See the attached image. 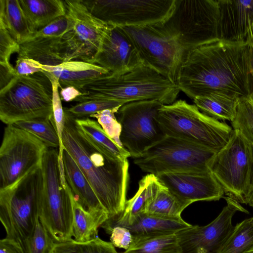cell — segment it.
I'll list each match as a JSON object with an SVG mask.
<instances>
[{"mask_svg":"<svg viewBox=\"0 0 253 253\" xmlns=\"http://www.w3.org/2000/svg\"><path fill=\"white\" fill-rule=\"evenodd\" d=\"M70 22L66 14L59 17L36 32L32 38H62L69 30ZM30 38V39H31Z\"/></svg>","mask_w":253,"mask_h":253,"instance_id":"41","label":"cell"},{"mask_svg":"<svg viewBox=\"0 0 253 253\" xmlns=\"http://www.w3.org/2000/svg\"><path fill=\"white\" fill-rule=\"evenodd\" d=\"M192 225L181 216L166 217L142 212L132 224L125 227L129 230L133 239H136L176 234Z\"/></svg>","mask_w":253,"mask_h":253,"instance_id":"24","label":"cell"},{"mask_svg":"<svg viewBox=\"0 0 253 253\" xmlns=\"http://www.w3.org/2000/svg\"><path fill=\"white\" fill-rule=\"evenodd\" d=\"M249 98L253 101V87Z\"/></svg>","mask_w":253,"mask_h":253,"instance_id":"49","label":"cell"},{"mask_svg":"<svg viewBox=\"0 0 253 253\" xmlns=\"http://www.w3.org/2000/svg\"><path fill=\"white\" fill-rule=\"evenodd\" d=\"M72 204V237H74V240L80 242H85L98 237V229L108 219V214H98L89 212L76 200L73 195Z\"/></svg>","mask_w":253,"mask_h":253,"instance_id":"28","label":"cell"},{"mask_svg":"<svg viewBox=\"0 0 253 253\" xmlns=\"http://www.w3.org/2000/svg\"><path fill=\"white\" fill-rule=\"evenodd\" d=\"M162 184L146 206L144 212L166 217H179L189 206Z\"/></svg>","mask_w":253,"mask_h":253,"instance_id":"30","label":"cell"},{"mask_svg":"<svg viewBox=\"0 0 253 253\" xmlns=\"http://www.w3.org/2000/svg\"><path fill=\"white\" fill-rule=\"evenodd\" d=\"M62 142L91 186L109 218L120 215L126 202L127 160H115L101 151L78 129L75 119L66 114Z\"/></svg>","mask_w":253,"mask_h":253,"instance_id":"2","label":"cell"},{"mask_svg":"<svg viewBox=\"0 0 253 253\" xmlns=\"http://www.w3.org/2000/svg\"><path fill=\"white\" fill-rule=\"evenodd\" d=\"M123 28L143 63L177 85L179 71L187 54L163 23Z\"/></svg>","mask_w":253,"mask_h":253,"instance_id":"10","label":"cell"},{"mask_svg":"<svg viewBox=\"0 0 253 253\" xmlns=\"http://www.w3.org/2000/svg\"><path fill=\"white\" fill-rule=\"evenodd\" d=\"M159 122L166 135L219 151L229 142L233 129L200 111L195 105L178 100L163 105Z\"/></svg>","mask_w":253,"mask_h":253,"instance_id":"5","label":"cell"},{"mask_svg":"<svg viewBox=\"0 0 253 253\" xmlns=\"http://www.w3.org/2000/svg\"><path fill=\"white\" fill-rule=\"evenodd\" d=\"M49 253H118L110 242L98 237L91 241L80 242L74 239L55 243Z\"/></svg>","mask_w":253,"mask_h":253,"instance_id":"34","label":"cell"},{"mask_svg":"<svg viewBox=\"0 0 253 253\" xmlns=\"http://www.w3.org/2000/svg\"><path fill=\"white\" fill-rule=\"evenodd\" d=\"M19 2L33 35L66 14L64 0H20Z\"/></svg>","mask_w":253,"mask_h":253,"instance_id":"25","label":"cell"},{"mask_svg":"<svg viewBox=\"0 0 253 253\" xmlns=\"http://www.w3.org/2000/svg\"><path fill=\"white\" fill-rule=\"evenodd\" d=\"M219 215L205 226L192 225L177 232L181 253H219L232 233V218L237 211L249 213L240 203L229 197Z\"/></svg>","mask_w":253,"mask_h":253,"instance_id":"16","label":"cell"},{"mask_svg":"<svg viewBox=\"0 0 253 253\" xmlns=\"http://www.w3.org/2000/svg\"><path fill=\"white\" fill-rule=\"evenodd\" d=\"M54 243L39 218L28 240V253H49Z\"/></svg>","mask_w":253,"mask_h":253,"instance_id":"40","label":"cell"},{"mask_svg":"<svg viewBox=\"0 0 253 253\" xmlns=\"http://www.w3.org/2000/svg\"><path fill=\"white\" fill-rule=\"evenodd\" d=\"M246 253H253V247L251 248L250 250L247 252Z\"/></svg>","mask_w":253,"mask_h":253,"instance_id":"50","label":"cell"},{"mask_svg":"<svg viewBox=\"0 0 253 253\" xmlns=\"http://www.w3.org/2000/svg\"><path fill=\"white\" fill-rule=\"evenodd\" d=\"M252 164L249 179V187L247 193V204L253 198V143H252Z\"/></svg>","mask_w":253,"mask_h":253,"instance_id":"46","label":"cell"},{"mask_svg":"<svg viewBox=\"0 0 253 253\" xmlns=\"http://www.w3.org/2000/svg\"><path fill=\"white\" fill-rule=\"evenodd\" d=\"M124 104L114 100H90L64 108L65 114L74 119L88 118L92 115L104 110L120 107Z\"/></svg>","mask_w":253,"mask_h":253,"instance_id":"38","label":"cell"},{"mask_svg":"<svg viewBox=\"0 0 253 253\" xmlns=\"http://www.w3.org/2000/svg\"><path fill=\"white\" fill-rule=\"evenodd\" d=\"M43 73L58 81L59 87L72 86L79 90L111 73L96 64L71 60L56 66L42 65Z\"/></svg>","mask_w":253,"mask_h":253,"instance_id":"20","label":"cell"},{"mask_svg":"<svg viewBox=\"0 0 253 253\" xmlns=\"http://www.w3.org/2000/svg\"><path fill=\"white\" fill-rule=\"evenodd\" d=\"M19 50V44L0 24V88L4 87L16 75L10 63L11 55Z\"/></svg>","mask_w":253,"mask_h":253,"instance_id":"33","label":"cell"},{"mask_svg":"<svg viewBox=\"0 0 253 253\" xmlns=\"http://www.w3.org/2000/svg\"><path fill=\"white\" fill-rule=\"evenodd\" d=\"M0 253H25L22 248L13 240L5 238L0 241Z\"/></svg>","mask_w":253,"mask_h":253,"instance_id":"44","label":"cell"},{"mask_svg":"<svg viewBox=\"0 0 253 253\" xmlns=\"http://www.w3.org/2000/svg\"><path fill=\"white\" fill-rule=\"evenodd\" d=\"M231 122L234 130L253 143V101L249 98L239 99L235 117Z\"/></svg>","mask_w":253,"mask_h":253,"instance_id":"37","label":"cell"},{"mask_svg":"<svg viewBox=\"0 0 253 253\" xmlns=\"http://www.w3.org/2000/svg\"><path fill=\"white\" fill-rule=\"evenodd\" d=\"M193 100L195 105L204 114L217 120L232 122L235 117L239 99L211 93L197 96Z\"/></svg>","mask_w":253,"mask_h":253,"instance_id":"29","label":"cell"},{"mask_svg":"<svg viewBox=\"0 0 253 253\" xmlns=\"http://www.w3.org/2000/svg\"><path fill=\"white\" fill-rule=\"evenodd\" d=\"M59 93L61 100L66 102L74 101L82 94L79 89L72 86L61 87Z\"/></svg>","mask_w":253,"mask_h":253,"instance_id":"45","label":"cell"},{"mask_svg":"<svg viewBox=\"0 0 253 253\" xmlns=\"http://www.w3.org/2000/svg\"><path fill=\"white\" fill-rule=\"evenodd\" d=\"M218 151L166 135L145 150L134 163L140 169L158 175L163 173L210 170Z\"/></svg>","mask_w":253,"mask_h":253,"instance_id":"9","label":"cell"},{"mask_svg":"<svg viewBox=\"0 0 253 253\" xmlns=\"http://www.w3.org/2000/svg\"><path fill=\"white\" fill-rule=\"evenodd\" d=\"M36 136L48 148L60 147V140L53 118L51 120H34L20 121L13 124Z\"/></svg>","mask_w":253,"mask_h":253,"instance_id":"35","label":"cell"},{"mask_svg":"<svg viewBox=\"0 0 253 253\" xmlns=\"http://www.w3.org/2000/svg\"><path fill=\"white\" fill-rule=\"evenodd\" d=\"M53 118L52 84L43 72L15 76L0 89V119L5 124Z\"/></svg>","mask_w":253,"mask_h":253,"instance_id":"6","label":"cell"},{"mask_svg":"<svg viewBox=\"0 0 253 253\" xmlns=\"http://www.w3.org/2000/svg\"><path fill=\"white\" fill-rule=\"evenodd\" d=\"M120 107L104 110L90 117L96 118L109 137L119 146L124 147L120 140L121 125L115 115Z\"/></svg>","mask_w":253,"mask_h":253,"instance_id":"39","label":"cell"},{"mask_svg":"<svg viewBox=\"0 0 253 253\" xmlns=\"http://www.w3.org/2000/svg\"><path fill=\"white\" fill-rule=\"evenodd\" d=\"M245 42L248 44L250 48L253 69V21L252 22L249 27L245 39Z\"/></svg>","mask_w":253,"mask_h":253,"instance_id":"47","label":"cell"},{"mask_svg":"<svg viewBox=\"0 0 253 253\" xmlns=\"http://www.w3.org/2000/svg\"><path fill=\"white\" fill-rule=\"evenodd\" d=\"M162 185L157 176L149 173L139 182L135 194L126 201L124 212L119 216L109 218L102 225L103 228L119 225L132 224L137 217L145 211V208Z\"/></svg>","mask_w":253,"mask_h":253,"instance_id":"22","label":"cell"},{"mask_svg":"<svg viewBox=\"0 0 253 253\" xmlns=\"http://www.w3.org/2000/svg\"><path fill=\"white\" fill-rule=\"evenodd\" d=\"M163 105L155 100L133 101L124 104L117 112L122 127L120 140L130 157H139L166 136L158 121Z\"/></svg>","mask_w":253,"mask_h":253,"instance_id":"12","label":"cell"},{"mask_svg":"<svg viewBox=\"0 0 253 253\" xmlns=\"http://www.w3.org/2000/svg\"><path fill=\"white\" fill-rule=\"evenodd\" d=\"M143 63L123 27L114 25H110L101 50L92 62L114 74L128 72Z\"/></svg>","mask_w":253,"mask_h":253,"instance_id":"18","label":"cell"},{"mask_svg":"<svg viewBox=\"0 0 253 253\" xmlns=\"http://www.w3.org/2000/svg\"><path fill=\"white\" fill-rule=\"evenodd\" d=\"M46 76L49 79L52 87L53 116L60 143L58 150L59 165L60 174L61 176L64 177L65 172L63 161V152L64 148L62 142V134L65 125V113L60 96L58 81L52 76Z\"/></svg>","mask_w":253,"mask_h":253,"instance_id":"36","label":"cell"},{"mask_svg":"<svg viewBox=\"0 0 253 253\" xmlns=\"http://www.w3.org/2000/svg\"><path fill=\"white\" fill-rule=\"evenodd\" d=\"M63 161L65 179L76 200L90 212L108 214L86 178L65 149L63 152Z\"/></svg>","mask_w":253,"mask_h":253,"instance_id":"21","label":"cell"},{"mask_svg":"<svg viewBox=\"0 0 253 253\" xmlns=\"http://www.w3.org/2000/svg\"><path fill=\"white\" fill-rule=\"evenodd\" d=\"M219 40L245 41L253 21V0H217Z\"/></svg>","mask_w":253,"mask_h":253,"instance_id":"19","label":"cell"},{"mask_svg":"<svg viewBox=\"0 0 253 253\" xmlns=\"http://www.w3.org/2000/svg\"><path fill=\"white\" fill-rule=\"evenodd\" d=\"M42 188L41 167L0 189V218L6 238L19 244L25 253H28V240L39 218Z\"/></svg>","mask_w":253,"mask_h":253,"instance_id":"4","label":"cell"},{"mask_svg":"<svg viewBox=\"0 0 253 253\" xmlns=\"http://www.w3.org/2000/svg\"><path fill=\"white\" fill-rule=\"evenodd\" d=\"M252 164V143L233 129L229 142L217 152L210 169L224 194L240 203L247 204Z\"/></svg>","mask_w":253,"mask_h":253,"instance_id":"13","label":"cell"},{"mask_svg":"<svg viewBox=\"0 0 253 253\" xmlns=\"http://www.w3.org/2000/svg\"><path fill=\"white\" fill-rule=\"evenodd\" d=\"M65 53L62 38H32L19 44L17 58H30L52 66L66 61Z\"/></svg>","mask_w":253,"mask_h":253,"instance_id":"23","label":"cell"},{"mask_svg":"<svg viewBox=\"0 0 253 253\" xmlns=\"http://www.w3.org/2000/svg\"><path fill=\"white\" fill-rule=\"evenodd\" d=\"M161 183L189 205L201 201H218L224 191L211 170L170 172L157 175Z\"/></svg>","mask_w":253,"mask_h":253,"instance_id":"17","label":"cell"},{"mask_svg":"<svg viewBox=\"0 0 253 253\" xmlns=\"http://www.w3.org/2000/svg\"><path fill=\"white\" fill-rule=\"evenodd\" d=\"M248 205H249L250 206L252 207L253 208V198L250 201Z\"/></svg>","mask_w":253,"mask_h":253,"instance_id":"48","label":"cell"},{"mask_svg":"<svg viewBox=\"0 0 253 253\" xmlns=\"http://www.w3.org/2000/svg\"><path fill=\"white\" fill-rule=\"evenodd\" d=\"M177 85L192 99L211 93L250 98L253 69L248 44L218 40L191 50L181 66Z\"/></svg>","mask_w":253,"mask_h":253,"instance_id":"1","label":"cell"},{"mask_svg":"<svg viewBox=\"0 0 253 253\" xmlns=\"http://www.w3.org/2000/svg\"><path fill=\"white\" fill-rule=\"evenodd\" d=\"M94 16L122 27L164 23L171 15L175 0H83Z\"/></svg>","mask_w":253,"mask_h":253,"instance_id":"15","label":"cell"},{"mask_svg":"<svg viewBox=\"0 0 253 253\" xmlns=\"http://www.w3.org/2000/svg\"><path fill=\"white\" fill-rule=\"evenodd\" d=\"M41 64L38 61L27 58H17L14 67L15 74L17 76H29L39 72H42Z\"/></svg>","mask_w":253,"mask_h":253,"instance_id":"43","label":"cell"},{"mask_svg":"<svg viewBox=\"0 0 253 253\" xmlns=\"http://www.w3.org/2000/svg\"><path fill=\"white\" fill-rule=\"evenodd\" d=\"M74 101L114 100L124 104L155 100L163 105L173 103L180 91L177 85L148 65L142 63L120 74L111 73L86 85Z\"/></svg>","mask_w":253,"mask_h":253,"instance_id":"3","label":"cell"},{"mask_svg":"<svg viewBox=\"0 0 253 253\" xmlns=\"http://www.w3.org/2000/svg\"><path fill=\"white\" fill-rule=\"evenodd\" d=\"M123 253H181L175 234L133 239Z\"/></svg>","mask_w":253,"mask_h":253,"instance_id":"31","label":"cell"},{"mask_svg":"<svg viewBox=\"0 0 253 253\" xmlns=\"http://www.w3.org/2000/svg\"><path fill=\"white\" fill-rule=\"evenodd\" d=\"M75 123L89 141L110 158L125 161L130 157L124 147L119 146L109 137L97 121L84 118L75 119Z\"/></svg>","mask_w":253,"mask_h":253,"instance_id":"26","label":"cell"},{"mask_svg":"<svg viewBox=\"0 0 253 253\" xmlns=\"http://www.w3.org/2000/svg\"><path fill=\"white\" fill-rule=\"evenodd\" d=\"M0 24L19 44L33 35L18 0H0Z\"/></svg>","mask_w":253,"mask_h":253,"instance_id":"27","label":"cell"},{"mask_svg":"<svg viewBox=\"0 0 253 253\" xmlns=\"http://www.w3.org/2000/svg\"><path fill=\"white\" fill-rule=\"evenodd\" d=\"M48 148L29 132L13 125H7L0 147V189L41 168Z\"/></svg>","mask_w":253,"mask_h":253,"instance_id":"11","label":"cell"},{"mask_svg":"<svg viewBox=\"0 0 253 253\" xmlns=\"http://www.w3.org/2000/svg\"><path fill=\"white\" fill-rule=\"evenodd\" d=\"M110 235V242L114 247L127 250L131 244L133 238L128 229L123 226L116 225L104 228Z\"/></svg>","mask_w":253,"mask_h":253,"instance_id":"42","label":"cell"},{"mask_svg":"<svg viewBox=\"0 0 253 253\" xmlns=\"http://www.w3.org/2000/svg\"><path fill=\"white\" fill-rule=\"evenodd\" d=\"M253 247V217L237 223L219 253H246Z\"/></svg>","mask_w":253,"mask_h":253,"instance_id":"32","label":"cell"},{"mask_svg":"<svg viewBox=\"0 0 253 253\" xmlns=\"http://www.w3.org/2000/svg\"><path fill=\"white\" fill-rule=\"evenodd\" d=\"M217 0H175L164 27L177 40L186 54L218 39Z\"/></svg>","mask_w":253,"mask_h":253,"instance_id":"8","label":"cell"},{"mask_svg":"<svg viewBox=\"0 0 253 253\" xmlns=\"http://www.w3.org/2000/svg\"><path fill=\"white\" fill-rule=\"evenodd\" d=\"M69 30L62 39L66 48V60L92 63L101 50L110 25L94 16L81 0H64Z\"/></svg>","mask_w":253,"mask_h":253,"instance_id":"14","label":"cell"},{"mask_svg":"<svg viewBox=\"0 0 253 253\" xmlns=\"http://www.w3.org/2000/svg\"><path fill=\"white\" fill-rule=\"evenodd\" d=\"M59 151L48 148L42 161V188L39 217L55 243L71 240L73 211L71 190L61 181Z\"/></svg>","mask_w":253,"mask_h":253,"instance_id":"7","label":"cell"}]
</instances>
